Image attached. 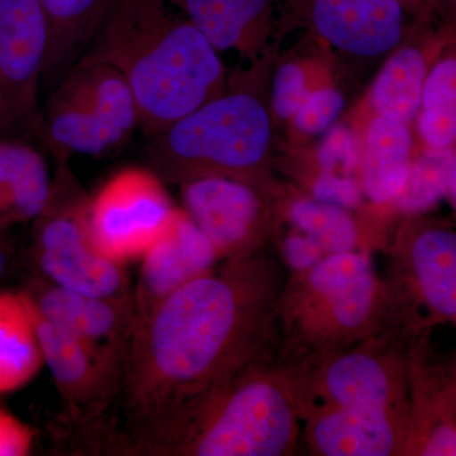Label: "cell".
<instances>
[{"label": "cell", "mask_w": 456, "mask_h": 456, "mask_svg": "<svg viewBox=\"0 0 456 456\" xmlns=\"http://www.w3.org/2000/svg\"><path fill=\"white\" fill-rule=\"evenodd\" d=\"M285 284L281 264L257 251L224 260L134 321L112 398L80 432L83 452L114 455L268 349Z\"/></svg>", "instance_id": "cell-1"}, {"label": "cell", "mask_w": 456, "mask_h": 456, "mask_svg": "<svg viewBox=\"0 0 456 456\" xmlns=\"http://www.w3.org/2000/svg\"><path fill=\"white\" fill-rule=\"evenodd\" d=\"M217 53L167 0H114L80 60L104 62L125 77L149 136L221 93Z\"/></svg>", "instance_id": "cell-2"}, {"label": "cell", "mask_w": 456, "mask_h": 456, "mask_svg": "<svg viewBox=\"0 0 456 456\" xmlns=\"http://www.w3.org/2000/svg\"><path fill=\"white\" fill-rule=\"evenodd\" d=\"M268 349L119 446L121 456L292 455L302 416L287 368Z\"/></svg>", "instance_id": "cell-3"}, {"label": "cell", "mask_w": 456, "mask_h": 456, "mask_svg": "<svg viewBox=\"0 0 456 456\" xmlns=\"http://www.w3.org/2000/svg\"><path fill=\"white\" fill-rule=\"evenodd\" d=\"M386 297L368 254L326 255L287 281L274 329L281 327L299 359L346 349L382 327Z\"/></svg>", "instance_id": "cell-4"}, {"label": "cell", "mask_w": 456, "mask_h": 456, "mask_svg": "<svg viewBox=\"0 0 456 456\" xmlns=\"http://www.w3.org/2000/svg\"><path fill=\"white\" fill-rule=\"evenodd\" d=\"M272 140L268 110L245 90L204 102L193 112L149 134L147 156L164 182L203 176L246 180L265 160Z\"/></svg>", "instance_id": "cell-5"}, {"label": "cell", "mask_w": 456, "mask_h": 456, "mask_svg": "<svg viewBox=\"0 0 456 456\" xmlns=\"http://www.w3.org/2000/svg\"><path fill=\"white\" fill-rule=\"evenodd\" d=\"M411 362L373 336L285 368L303 421L325 410L410 411Z\"/></svg>", "instance_id": "cell-6"}, {"label": "cell", "mask_w": 456, "mask_h": 456, "mask_svg": "<svg viewBox=\"0 0 456 456\" xmlns=\"http://www.w3.org/2000/svg\"><path fill=\"white\" fill-rule=\"evenodd\" d=\"M141 126L127 80L104 62L80 60L53 89L45 131L59 156L110 154Z\"/></svg>", "instance_id": "cell-7"}, {"label": "cell", "mask_w": 456, "mask_h": 456, "mask_svg": "<svg viewBox=\"0 0 456 456\" xmlns=\"http://www.w3.org/2000/svg\"><path fill=\"white\" fill-rule=\"evenodd\" d=\"M178 209L154 170L125 167L88 198L86 224L95 248L108 259L126 264L145 255Z\"/></svg>", "instance_id": "cell-8"}, {"label": "cell", "mask_w": 456, "mask_h": 456, "mask_svg": "<svg viewBox=\"0 0 456 456\" xmlns=\"http://www.w3.org/2000/svg\"><path fill=\"white\" fill-rule=\"evenodd\" d=\"M86 202L68 183L53 189L49 208L41 216L37 256L42 272L53 284L114 301H132L125 264L108 259L95 248L86 224Z\"/></svg>", "instance_id": "cell-9"}, {"label": "cell", "mask_w": 456, "mask_h": 456, "mask_svg": "<svg viewBox=\"0 0 456 456\" xmlns=\"http://www.w3.org/2000/svg\"><path fill=\"white\" fill-rule=\"evenodd\" d=\"M393 288L406 329L456 326V228L413 216L397 245Z\"/></svg>", "instance_id": "cell-10"}, {"label": "cell", "mask_w": 456, "mask_h": 456, "mask_svg": "<svg viewBox=\"0 0 456 456\" xmlns=\"http://www.w3.org/2000/svg\"><path fill=\"white\" fill-rule=\"evenodd\" d=\"M29 303L42 358L66 406L68 428L77 431L94 421L110 403L118 382L121 359L93 349L65 327L42 316L31 298Z\"/></svg>", "instance_id": "cell-11"}, {"label": "cell", "mask_w": 456, "mask_h": 456, "mask_svg": "<svg viewBox=\"0 0 456 456\" xmlns=\"http://www.w3.org/2000/svg\"><path fill=\"white\" fill-rule=\"evenodd\" d=\"M183 209L206 233L221 259L259 251L263 204L246 180L203 176L182 185Z\"/></svg>", "instance_id": "cell-12"}, {"label": "cell", "mask_w": 456, "mask_h": 456, "mask_svg": "<svg viewBox=\"0 0 456 456\" xmlns=\"http://www.w3.org/2000/svg\"><path fill=\"white\" fill-rule=\"evenodd\" d=\"M49 45L40 0H0V95L14 123L35 112Z\"/></svg>", "instance_id": "cell-13"}, {"label": "cell", "mask_w": 456, "mask_h": 456, "mask_svg": "<svg viewBox=\"0 0 456 456\" xmlns=\"http://www.w3.org/2000/svg\"><path fill=\"white\" fill-rule=\"evenodd\" d=\"M220 259L211 240L179 208L163 236L140 259V275L132 292L134 322L183 285L211 272Z\"/></svg>", "instance_id": "cell-14"}, {"label": "cell", "mask_w": 456, "mask_h": 456, "mask_svg": "<svg viewBox=\"0 0 456 456\" xmlns=\"http://www.w3.org/2000/svg\"><path fill=\"white\" fill-rule=\"evenodd\" d=\"M410 411L325 410L305 417L312 454L403 455Z\"/></svg>", "instance_id": "cell-15"}, {"label": "cell", "mask_w": 456, "mask_h": 456, "mask_svg": "<svg viewBox=\"0 0 456 456\" xmlns=\"http://www.w3.org/2000/svg\"><path fill=\"white\" fill-rule=\"evenodd\" d=\"M404 8L399 0H312L317 32L335 47L360 56H379L403 36Z\"/></svg>", "instance_id": "cell-16"}, {"label": "cell", "mask_w": 456, "mask_h": 456, "mask_svg": "<svg viewBox=\"0 0 456 456\" xmlns=\"http://www.w3.org/2000/svg\"><path fill=\"white\" fill-rule=\"evenodd\" d=\"M32 302L47 320L65 327L99 353L122 362L134 326V302L99 298L53 283Z\"/></svg>", "instance_id": "cell-17"}, {"label": "cell", "mask_w": 456, "mask_h": 456, "mask_svg": "<svg viewBox=\"0 0 456 456\" xmlns=\"http://www.w3.org/2000/svg\"><path fill=\"white\" fill-rule=\"evenodd\" d=\"M403 455L456 456V382L452 373L411 362L410 419Z\"/></svg>", "instance_id": "cell-18"}, {"label": "cell", "mask_w": 456, "mask_h": 456, "mask_svg": "<svg viewBox=\"0 0 456 456\" xmlns=\"http://www.w3.org/2000/svg\"><path fill=\"white\" fill-rule=\"evenodd\" d=\"M114 0H40L50 27L41 86L55 89L88 50Z\"/></svg>", "instance_id": "cell-19"}, {"label": "cell", "mask_w": 456, "mask_h": 456, "mask_svg": "<svg viewBox=\"0 0 456 456\" xmlns=\"http://www.w3.org/2000/svg\"><path fill=\"white\" fill-rule=\"evenodd\" d=\"M53 193L41 154L23 143L0 142V226L40 218Z\"/></svg>", "instance_id": "cell-20"}, {"label": "cell", "mask_w": 456, "mask_h": 456, "mask_svg": "<svg viewBox=\"0 0 456 456\" xmlns=\"http://www.w3.org/2000/svg\"><path fill=\"white\" fill-rule=\"evenodd\" d=\"M217 51L246 50L259 40L270 0H167Z\"/></svg>", "instance_id": "cell-21"}, {"label": "cell", "mask_w": 456, "mask_h": 456, "mask_svg": "<svg viewBox=\"0 0 456 456\" xmlns=\"http://www.w3.org/2000/svg\"><path fill=\"white\" fill-rule=\"evenodd\" d=\"M412 136L406 125L378 116L367 134L362 188L374 203L395 202L406 187Z\"/></svg>", "instance_id": "cell-22"}, {"label": "cell", "mask_w": 456, "mask_h": 456, "mask_svg": "<svg viewBox=\"0 0 456 456\" xmlns=\"http://www.w3.org/2000/svg\"><path fill=\"white\" fill-rule=\"evenodd\" d=\"M42 364L28 296L0 292V395L22 388Z\"/></svg>", "instance_id": "cell-23"}, {"label": "cell", "mask_w": 456, "mask_h": 456, "mask_svg": "<svg viewBox=\"0 0 456 456\" xmlns=\"http://www.w3.org/2000/svg\"><path fill=\"white\" fill-rule=\"evenodd\" d=\"M430 51L404 46L388 60L375 80L371 102L383 118L408 125L419 116L426 77L430 71Z\"/></svg>", "instance_id": "cell-24"}, {"label": "cell", "mask_w": 456, "mask_h": 456, "mask_svg": "<svg viewBox=\"0 0 456 456\" xmlns=\"http://www.w3.org/2000/svg\"><path fill=\"white\" fill-rule=\"evenodd\" d=\"M417 118L426 150L456 152V50L431 66Z\"/></svg>", "instance_id": "cell-25"}, {"label": "cell", "mask_w": 456, "mask_h": 456, "mask_svg": "<svg viewBox=\"0 0 456 456\" xmlns=\"http://www.w3.org/2000/svg\"><path fill=\"white\" fill-rule=\"evenodd\" d=\"M294 227L310 237L325 255L356 251L359 231L346 208L314 200H299L289 211Z\"/></svg>", "instance_id": "cell-26"}, {"label": "cell", "mask_w": 456, "mask_h": 456, "mask_svg": "<svg viewBox=\"0 0 456 456\" xmlns=\"http://www.w3.org/2000/svg\"><path fill=\"white\" fill-rule=\"evenodd\" d=\"M456 152L428 151L412 160L406 187L395 207L407 216L424 215L448 196L450 171Z\"/></svg>", "instance_id": "cell-27"}, {"label": "cell", "mask_w": 456, "mask_h": 456, "mask_svg": "<svg viewBox=\"0 0 456 456\" xmlns=\"http://www.w3.org/2000/svg\"><path fill=\"white\" fill-rule=\"evenodd\" d=\"M320 173L351 176L359 165L358 141L347 128H331L321 142L317 154Z\"/></svg>", "instance_id": "cell-28"}, {"label": "cell", "mask_w": 456, "mask_h": 456, "mask_svg": "<svg viewBox=\"0 0 456 456\" xmlns=\"http://www.w3.org/2000/svg\"><path fill=\"white\" fill-rule=\"evenodd\" d=\"M344 107V97L338 90L320 89L310 92L296 113V126L303 134H321L334 125Z\"/></svg>", "instance_id": "cell-29"}, {"label": "cell", "mask_w": 456, "mask_h": 456, "mask_svg": "<svg viewBox=\"0 0 456 456\" xmlns=\"http://www.w3.org/2000/svg\"><path fill=\"white\" fill-rule=\"evenodd\" d=\"M308 92L302 69L296 64L281 65L273 80L272 103L279 118L296 116Z\"/></svg>", "instance_id": "cell-30"}, {"label": "cell", "mask_w": 456, "mask_h": 456, "mask_svg": "<svg viewBox=\"0 0 456 456\" xmlns=\"http://www.w3.org/2000/svg\"><path fill=\"white\" fill-rule=\"evenodd\" d=\"M312 196L320 202L354 208L362 202V191L359 183L351 176L320 173L312 185Z\"/></svg>", "instance_id": "cell-31"}, {"label": "cell", "mask_w": 456, "mask_h": 456, "mask_svg": "<svg viewBox=\"0 0 456 456\" xmlns=\"http://www.w3.org/2000/svg\"><path fill=\"white\" fill-rule=\"evenodd\" d=\"M281 254L285 265L293 270L294 274L307 272L326 256L314 240L301 232L285 237Z\"/></svg>", "instance_id": "cell-32"}, {"label": "cell", "mask_w": 456, "mask_h": 456, "mask_svg": "<svg viewBox=\"0 0 456 456\" xmlns=\"http://www.w3.org/2000/svg\"><path fill=\"white\" fill-rule=\"evenodd\" d=\"M32 443L33 435L28 426L0 407V456L28 454Z\"/></svg>", "instance_id": "cell-33"}, {"label": "cell", "mask_w": 456, "mask_h": 456, "mask_svg": "<svg viewBox=\"0 0 456 456\" xmlns=\"http://www.w3.org/2000/svg\"><path fill=\"white\" fill-rule=\"evenodd\" d=\"M446 198H449L452 207L456 209V159L452 163V171H450L448 196Z\"/></svg>", "instance_id": "cell-34"}, {"label": "cell", "mask_w": 456, "mask_h": 456, "mask_svg": "<svg viewBox=\"0 0 456 456\" xmlns=\"http://www.w3.org/2000/svg\"><path fill=\"white\" fill-rule=\"evenodd\" d=\"M13 118H12L4 101H3L2 95H0V128L4 127V126L13 125Z\"/></svg>", "instance_id": "cell-35"}, {"label": "cell", "mask_w": 456, "mask_h": 456, "mask_svg": "<svg viewBox=\"0 0 456 456\" xmlns=\"http://www.w3.org/2000/svg\"><path fill=\"white\" fill-rule=\"evenodd\" d=\"M402 5L404 7H415V8H426L435 4L436 0H399Z\"/></svg>", "instance_id": "cell-36"}, {"label": "cell", "mask_w": 456, "mask_h": 456, "mask_svg": "<svg viewBox=\"0 0 456 456\" xmlns=\"http://www.w3.org/2000/svg\"><path fill=\"white\" fill-rule=\"evenodd\" d=\"M8 263V254L7 248L4 246L0 245V275L3 274V272L5 270V266H7Z\"/></svg>", "instance_id": "cell-37"}, {"label": "cell", "mask_w": 456, "mask_h": 456, "mask_svg": "<svg viewBox=\"0 0 456 456\" xmlns=\"http://www.w3.org/2000/svg\"><path fill=\"white\" fill-rule=\"evenodd\" d=\"M439 2V0H436ZM445 7H448L452 11V16L456 18V0H440Z\"/></svg>", "instance_id": "cell-38"}, {"label": "cell", "mask_w": 456, "mask_h": 456, "mask_svg": "<svg viewBox=\"0 0 456 456\" xmlns=\"http://www.w3.org/2000/svg\"><path fill=\"white\" fill-rule=\"evenodd\" d=\"M450 373H452V377H454V378H455V380H456V365H455V368H454V369H452V371H450Z\"/></svg>", "instance_id": "cell-39"}]
</instances>
